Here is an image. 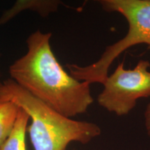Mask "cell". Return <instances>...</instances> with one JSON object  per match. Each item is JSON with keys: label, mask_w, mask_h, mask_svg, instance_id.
<instances>
[{"label": "cell", "mask_w": 150, "mask_h": 150, "mask_svg": "<svg viewBox=\"0 0 150 150\" xmlns=\"http://www.w3.org/2000/svg\"><path fill=\"white\" fill-rule=\"evenodd\" d=\"M0 101L12 102L31 119L27 127L34 150H65L72 142L87 144L101 134L96 124L61 115L8 79L0 86Z\"/></svg>", "instance_id": "2"}, {"label": "cell", "mask_w": 150, "mask_h": 150, "mask_svg": "<svg viewBox=\"0 0 150 150\" xmlns=\"http://www.w3.org/2000/svg\"><path fill=\"white\" fill-rule=\"evenodd\" d=\"M150 63L141 59L133 69H125L124 61L105 79L97 97L101 107L118 116L127 115L136 107L137 100L150 97Z\"/></svg>", "instance_id": "4"}, {"label": "cell", "mask_w": 150, "mask_h": 150, "mask_svg": "<svg viewBox=\"0 0 150 150\" xmlns=\"http://www.w3.org/2000/svg\"><path fill=\"white\" fill-rule=\"evenodd\" d=\"M29 120L27 112L20 108L12 131L1 146L0 150H27L25 139Z\"/></svg>", "instance_id": "6"}, {"label": "cell", "mask_w": 150, "mask_h": 150, "mask_svg": "<svg viewBox=\"0 0 150 150\" xmlns=\"http://www.w3.org/2000/svg\"><path fill=\"white\" fill-rule=\"evenodd\" d=\"M144 119H145V127L147 134L150 138V102L146 106L144 112Z\"/></svg>", "instance_id": "8"}, {"label": "cell", "mask_w": 150, "mask_h": 150, "mask_svg": "<svg viewBox=\"0 0 150 150\" xmlns=\"http://www.w3.org/2000/svg\"><path fill=\"white\" fill-rule=\"evenodd\" d=\"M147 46H148V47H149V49H150V41H149V42L147 43Z\"/></svg>", "instance_id": "10"}, {"label": "cell", "mask_w": 150, "mask_h": 150, "mask_svg": "<svg viewBox=\"0 0 150 150\" xmlns=\"http://www.w3.org/2000/svg\"><path fill=\"white\" fill-rule=\"evenodd\" d=\"M99 2L106 12L124 16L129 28L126 35L106 47L95 63L86 66L71 63L65 65L72 77L91 84L104 83L115 59L131 47L150 41V0H101Z\"/></svg>", "instance_id": "3"}, {"label": "cell", "mask_w": 150, "mask_h": 150, "mask_svg": "<svg viewBox=\"0 0 150 150\" xmlns=\"http://www.w3.org/2000/svg\"><path fill=\"white\" fill-rule=\"evenodd\" d=\"M51 38V33L40 30L28 37L26 54L9 67L11 79L65 117L85 113L93 103L91 83L65 70L52 51Z\"/></svg>", "instance_id": "1"}, {"label": "cell", "mask_w": 150, "mask_h": 150, "mask_svg": "<svg viewBox=\"0 0 150 150\" xmlns=\"http://www.w3.org/2000/svg\"><path fill=\"white\" fill-rule=\"evenodd\" d=\"M19 110L13 102L0 101V147L12 131Z\"/></svg>", "instance_id": "7"}, {"label": "cell", "mask_w": 150, "mask_h": 150, "mask_svg": "<svg viewBox=\"0 0 150 150\" xmlns=\"http://www.w3.org/2000/svg\"><path fill=\"white\" fill-rule=\"evenodd\" d=\"M61 2L55 0H19L13 6L4 13L0 18V26L10 21L12 18L25 10H31L38 12L43 17L48 16L57 11Z\"/></svg>", "instance_id": "5"}, {"label": "cell", "mask_w": 150, "mask_h": 150, "mask_svg": "<svg viewBox=\"0 0 150 150\" xmlns=\"http://www.w3.org/2000/svg\"><path fill=\"white\" fill-rule=\"evenodd\" d=\"M1 83H2V81H1V72H0V86H1Z\"/></svg>", "instance_id": "9"}]
</instances>
